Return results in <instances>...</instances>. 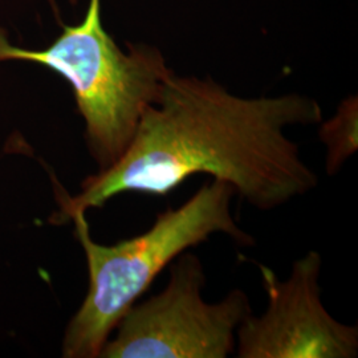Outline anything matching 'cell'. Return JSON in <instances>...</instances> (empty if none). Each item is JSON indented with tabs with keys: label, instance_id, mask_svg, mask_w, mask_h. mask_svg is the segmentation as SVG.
Masks as SVG:
<instances>
[{
	"label": "cell",
	"instance_id": "obj_1",
	"mask_svg": "<svg viewBox=\"0 0 358 358\" xmlns=\"http://www.w3.org/2000/svg\"><path fill=\"white\" fill-rule=\"evenodd\" d=\"M321 120L320 105L307 96L245 99L210 77L173 72L143 112L125 153L85 179L76 196L62 195L55 222L125 192L165 196L196 174L230 183L257 210L278 208L319 182L284 129Z\"/></svg>",
	"mask_w": 358,
	"mask_h": 358
},
{
	"label": "cell",
	"instance_id": "obj_2",
	"mask_svg": "<svg viewBox=\"0 0 358 358\" xmlns=\"http://www.w3.org/2000/svg\"><path fill=\"white\" fill-rule=\"evenodd\" d=\"M235 190L219 179L207 182L177 208L159 213L153 226L115 245L96 243L85 213L69 220L88 264L90 287L65 332L63 356L100 357L117 324L170 263L211 235L226 234L238 244L251 245L254 238L242 230L231 214Z\"/></svg>",
	"mask_w": 358,
	"mask_h": 358
},
{
	"label": "cell",
	"instance_id": "obj_3",
	"mask_svg": "<svg viewBox=\"0 0 358 358\" xmlns=\"http://www.w3.org/2000/svg\"><path fill=\"white\" fill-rule=\"evenodd\" d=\"M122 52L103 29L101 0H90L84 19L44 50L13 45L0 28V62L20 60L44 65L71 84L85 138L100 170L125 153L148 106L157 101L173 71L152 45L129 44Z\"/></svg>",
	"mask_w": 358,
	"mask_h": 358
},
{
	"label": "cell",
	"instance_id": "obj_4",
	"mask_svg": "<svg viewBox=\"0 0 358 358\" xmlns=\"http://www.w3.org/2000/svg\"><path fill=\"white\" fill-rule=\"evenodd\" d=\"M206 280L198 256L187 251L177 256L165 289L129 309L100 357H230L239 325L252 313L251 303L243 289L234 288L210 304L202 297Z\"/></svg>",
	"mask_w": 358,
	"mask_h": 358
},
{
	"label": "cell",
	"instance_id": "obj_5",
	"mask_svg": "<svg viewBox=\"0 0 358 358\" xmlns=\"http://www.w3.org/2000/svg\"><path fill=\"white\" fill-rule=\"evenodd\" d=\"M322 257L309 251L297 259L287 280L259 266L267 309L252 313L236 331L238 358H355L357 327L332 317L321 301Z\"/></svg>",
	"mask_w": 358,
	"mask_h": 358
},
{
	"label": "cell",
	"instance_id": "obj_6",
	"mask_svg": "<svg viewBox=\"0 0 358 358\" xmlns=\"http://www.w3.org/2000/svg\"><path fill=\"white\" fill-rule=\"evenodd\" d=\"M357 97H349L340 105L337 115L320 129L321 141L327 145V171L334 174L358 148Z\"/></svg>",
	"mask_w": 358,
	"mask_h": 358
}]
</instances>
